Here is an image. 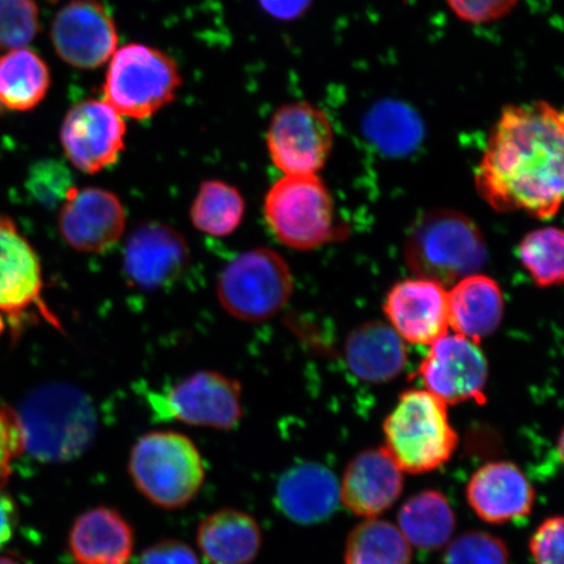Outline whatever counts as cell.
Returning <instances> with one entry per match:
<instances>
[{
    "label": "cell",
    "instance_id": "cell-1",
    "mask_svg": "<svg viewBox=\"0 0 564 564\" xmlns=\"http://www.w3.org/2000/svg\"><path fill=\"white\" fill-rule=\"evenodd\" d=\"M563 169V112L546 101L510 105L492 127L476 186L498 212L549 218L561 207Z\"/></svg>",
    "mask_w": 564,
    "mask_h": 564
},
{
    "label": "cell",
    "instance_id": "cell-2",
    "mask_svg": "<svg viewBox=\"0 0 564 564\" xmlns=\"http://www.w3.org/2000/svg\"><path fill=\"white\" fill-rule=\"evenodd\" d=\"M24 453L44 463H66L84 454L96 433V412L77 388H37L18 413Z\"/></svg>",
    "mask_w": 564,
    "mask_h": 564
},
{
    "label": "cell",
    "instance_id": "cell-3",
    "mask_svg": "<svg viewBox=\"0 0 564 564\" xmlns=\"http://www.w3.org/2000/svg\"><path fill=\"white\" fill-rule=\"evenodd\" d=\"M482 232L460 212H427L413 225L406 239V264L421 279L454 285L485 265Z\"/></svg>",
    "mask_w": 564,
    "mask_h": 564
},
{
    "label": "cell",
    "instance_id": "cell-4",
    "mask_svg": "<svg viewBox=\"0 0 564 564\" xmlns=\"http://www.w3.org/2000/svg\"><path fill=\"white\" fill-rule=\"evenodd\" d=\"M383 432V448L409 475L441 468L454 456L458 444L447 405L426 390L401 394L398 405L384 421Z\"/></svg>",
    "mask_w": 564,
    "mask_h": 564
},
{
    "label": "cell",
    "instance_id": "cell-5",
    "mask_svg": "<svg viewBox=\"0 0 564 564\" xmlns=\"http://www.w3.org/2000/svg\"><path fill=\"white\" fill-rule=\"evenodd\" d=\"M129 471L137 489L167 510L192 502L206 478L199 449L186 435L174 432L141 436L131 451Z\"/></svg>",
    "mask_w": 564,
    "mask_h": 564
},
{
    "label": "cell",
    "instance_id": "cell-6",
    "mask_svg": "<svg viewBox=\"0 0 564 564\" xmlns=\"http://www.w3.org/2000/svg\"><path fill=\"white\" fill-rule=\"evenodd\" d=\"M181 84L171 56L151 46L130 44L109 61L104 100L122 117L147 119L174 100Z\"/></svg>",
    "mask_w": 564,
    "mask_h": 564
},
{
    "label": "cell",
    "instance_id": "cell-7",
    "mask_svg": "<svg viewBox=\"0 0 564 564\" xmlns=\"http://www.w3.org/2000/svg\"><path fill=\"white\" fill-rule=\"evenodd\" d=\"M292 292L285 260L268 249L247 251L231 260L217 284L221 306L246 322L270 319L285 307Z\"/></svg>",
    "mask_w": 564,
    "mask_h": 564
},
{
    "label": "cell",
    "instance_id": "cell-8",
    "mask_svg": "<svg viewBox=\"0 0 564 564\" xmlns=\"http://www.w3.org/2000/svg\"><path fill=\"white\" fill-rule=\"evenodd\" d=\"M268 224L281 243L312 250L334 236V204L316 175H285L267 194Z\"/></svg>",
    "mask_w": 564,
    "mask_h": 564
},
{
    "label": "cell",
    "instance_id": "cell-9",
    "mask_svg": "<svg viewBox=\"0 0 564 564\" xmlns=\"http://www.w3.org/2000/svg\"><path fill=\"white\" fill-rule=\"evenodd\" d=\"M148 398L159 420L230 430L242 417L241 384L220 372H196L164 392L148 393Z\"/></svg>",
    "mask_w": 564,
    "mask_h": 564
},
{
    "label": "cell",
    "instance_id": "cell-10",
    "mask_svg": "<svg viewBox=\"0 0 564 564\" xmlns=\"http://www.w3.org/2000/svg\"><path fill=\"white\" fill-rule=\"evenodd\" d=\"M334 138L326 111L294 102L274 112L267 147L274 166L285 175H316L327 164Z\"/></svg>",
    "mask_w": 564,
    "mask_h": 564
},
{
    "label": "cell",
    "instance_id": "cell-11",
    "mask_svg": "<svg viewBox=\"0 0 564 564\" xmlns=\"http://www.w3.org/2000/svg\"><path fill=\"white\" fill-rule=\"evenodd\" d=\"M420 377L426 391L446 405L485 403L488 361L478 344L467 337L447 333L434 341L423 359Z\"/></svg>",
    "mask_w": 564,
    "mask_h": 564
},
{
    "label": "cell",
    "instance_id": "cell-12",
    "mask_svg": "<svg viewBox=\"0 0 564 564\" xmlns=\"http://www.w3.org/2000/svg\"><path fill=\"white\" fill-rule=\"evenodd\" d=\"M123 117L105 100H86L70 108L62 124L63 150L80 172L95 174L116 164L124 148Z\"/></svg>",
    "mask_w": 564,
    "mask_h": 564
},
{
    "label": "cell",
    "instance_id": "cell-13",
    "mask_svg": "<svg viewBox=\"0 0 564 564\" xmlns=\"http://www.w3.org/2000/svg\"><path fill=\"white\" fill-rule=\"evenodd\" d=\"M51 35L59 58L83 69L108 63L118 45L115 21L97 0H73L63 7L54 18Z\"/></svg>",
    "mask_w": 564,
    "mask_h": 564
},
{
    "label": "cell",
    "instance_id": "cell-14",
    "mask_svg": "<svg viewBox=\"0 0 564 564\" xmlns=\"http://www.w3.org/2000/svg\"><path fill=\"white\" fill-rule=\"evenodd\" d=\"M42 289L37 253L10 218L0 217V314L19 323L25 314L39 312L59 328V322L42 299Z\"/></svg>",
    "mask_w": 564,
    "mask_h": 564
},
{
    "label": "cell",
    "instance_id": "cell-15",
    "mask_svg": "<svg viewBox=\"0 0 564 564\" xmlns=\"http://www.w3.org/2000/svg\"><path fill=\"white\" fill-rule=\"evenodd\" d=\"M124 227L122 203L106 189L74 187L62 203L61 232L76 251L98 253L109 250L122 237Z\"/></svg>",
    "mask_w": 564,
    "mask_h": 564
},
{
    "label": "cell",
    "instance_id": "cell-16",
    "mask_svg": "<svg viewBox=\"0 0 564 564\" xmlns=\"http://www.w3.org/2000/svg\"><path fill=\"white\" fill-rule=\"evenodd\" d=\"M384 312L404 341L432 345L449 328L446 286L427 279L399 282L388 293Z\"/></svg>",
    "mask_w": 564,
    "mask_h": 564
},
{
    "label": "cell",
    "instance_id": "cell-17",
    "mask_svg": "<svg viewBox=\"0 0 564 564\" xmlns=\"http://www.w3.org/2000/svg\"><path fill=\"white\" fill-rule=\"evenodd\" d=\"M189 259L186 239L164 224L141 225L129 238L124 271L135 285L156 291L178 279Z\"/></svg>",
    "mask_w": 564,
    "mask_h": 564
},
{
    "label": "cell",
    "instance_id": "cell-18",
    "mask_svg": "<svg viewBox=\"0 0 564 564\" xmlns=\"http://www.w3.org/2000/svg\"><path fill=\"white\" fill-rule=\"evenodd\" d=\"M403 475L383 447L365 449L345 469L340 500L357 517L377 519L398 502Z\"/></svg>",
    "mask_w": 564,
    "mask_h": 564
},
{
    "label": "cell",
    "instance_id": "cell-19",
    "mask_svg": "<svg viewBox=\"0 0 564 564\" xmlns=\"http://www.w3.org/2000/svg\"><path fill=\"white\" fill-rule=\"evenodd\" d=\"M468 503L489 524H506L531 514L534 489L517 464H485L469 479Z\"/></svg>",
    "mask_w": 564,
    "mask_h": 564
},
{
    "label": "cell",
    "instance_id": "cell-20",
    "mask_svg": "<svg viewBox=\"0 0 564 564\" xmlns=\"http://www.w3.org/2000/svg\"><path fill=\"white\" fill-rule=\"evenodd\" d=\"M276 500L280 510L294 523H321L340 502V484L323 465L303 463L281 476Z\"/></svg>",
    "mask_w": 564,
    "mask_h": 564
},
{
    "label": "cell",
    "instance_id": "cell-21",
    "mask_svg": "<svg viewBox=\"0 0 564 564\" xmlns=\"http://www.w3.org/2000/svg\"><path fill=\"white\" fill-rule=\"evenodd\" d=\"M133 531L121 513L97 507L76 519L68 546L77 564H127L130 562Z\"/></svg>",
    "mask_w": 564,
    "mask_h": 564
},
{
    "label": "cell",
    "instance_id": "cell-22",
    "mask_svg": "<svg viewBox=\"0 0 564 564\" xmlns=\"http://www.w3.org/2000/svg\"><path fill=\"white\" fill-rule=\"evenodd\" d=\"M503 310V295L497 282L482 274L457 281L448 293L449 327L477 344L496 333Z\"/></svg>",
    "mask_w": 564,
    "mask_h": 564
},
{
    "label": "cell",
    "instance_id": "cell-23",
    "mask_svg": "<svg viewBox=\"0 0 564 564\" xmlns=\"http://www.w3.org/2000/svg\"><path fill=\"white\" fill-rule=\"evenodd\" d=\"M345 358L358 378L384 383L404 370L408 351L403 338L391 326L370 322L352 330L345 344Z\"/></svg>",
    "mask_w": 564,
    "mask_h": 564
},
{
    "label": "cell",
    "instance_id": "cell-24",
    "mask_svg": "<svg viewBox=\"0 0 564 564\" xmlns=\"http://www.w3.org/2000/svg\"><path fill=\"white\" fill-rule=\"evenodd\" d=\"M262 542L258 521L243 511H217L197 529V545L210 564H250L257 558Z\"/></svg>",
    "mask_w": 564,
    "mask_h": 564
},
{
    "label": "cell",
    "instance_id": "cell-25",
    "mask_svg": "<svg viewBox=\"0 0 564 564\" xmlns=\"http://www.w3.org/2000/svg\"><path fill=\"white\" fill-rule=\"evenodd\" d=\"M400 532L421 550L446 546L456 528V517L448 499L438 490L415 494L398 514Z\"/></svg>",
    "mask_w": 564,
    "mask_h": 564
},
{
    "label": "cell",
    "instance_id": "cell-26",
    "mask_svg": "<svg viewBox=\"0 0 564 564\" xmlns=\"http://www.w3.org/2000/svg\"><path fill=\"white\" fill-rule=\"evenodd\" d=\"M51 70L31 48H13L0 56V105L28 111L44 100L51 88Z\"/></svg>",
    "mask_w": 564,
    "mask_h": 564
},
{
    "label": "cell",
    "instance_id": "cell-27",
    "mask_svg": "<svg viewBox=\"0 0 564 564\" xmlns=\"http://www.w3.org/2000/svg\"><path fill=\"white\" fill-rule=\"evenodd\" d=\"M412 546L398 525L366 519L348 535L345 564H411Z\"/></svg>",
    "mask_w": 564,
    "mask_h": 564
},
{
    "label": "cell",
    "instance_id": "cell-28",
    "mask_svg": "<svg viewBox=\"0 0 564 564\" xmlns=\"http://www.w3.org/2000/svg\"><path fill=\"white\" fill-rule=\"evenodd\" d=\"M245 200L236 187L220 181L203 182L192 207L197 230L214 237H227L242 223Z\"/></svg>",
    "mask_w": 564,
    "mask_h": 564
},
{
    "label": "cell",
    "instance_id": "cell-29",
    "mask_svg": "<svg viewBox=\"0 0 564 564\" xmlns=\"http://www.w3.org/2000/svg\"><path fill=\"white\" fill-rule=\"evenodd\" d=\"M563 231L544 228L529 232L521 241L519 256L535 284L558 285L563 281Z\"/></svg>",
    "mask_w": 564,
    "mask_h": 564
},
{
    "label": "cell",
    "instance_id": "cell-30",
    "mask_svg": "<svg viewBox=\"0 0 564 564\" xmlns=\"http://www.w3.org/2000/svg\"><path fill=\"white\" fill-rule=\"evenodd\" d=\"M368 133L384 153L400 156L417 147L422 129L417 117L403 106L387 105L370 116Z\"/></svg>",
    "mask_w": 564,
    "mask_h": 564
},
{
    "label": "cell",
    "instance_id": "cell-31",
    "mask_svg": "<svg viewBox=\"0 0 564 564\" xmlns=\"http://www.w3.org/2000/svg\"><path fill=\"white\" fill-rule=\"evenodd\" d=\"M40 32L34 0H0V51L26 47Z\"/></svg>",
    "mask_w": 564,
    "mask_h": 564
},
{
    "label": "cell",
    "instance_id": "cell-32",
    "mask_svg": "<svg viewBox=\"0 0 564 564\" xmlns=\"http://www.w3.org/2000/svg\"><path fill=\"white\" fill-rule=\"evenodd\" d=\"M443 564H510V552L497 535L467 532L449 542Z\"/></svg>",
    "mask_w": 564,
    "mask_h": 564
},
{
    "label": "cell",
    "instance_id": "cell-33",
    "mask_svg": "<svg viewBox=\"0 0 564 564\" xmlns=\"http://www.w3.org/2000/svg\"><path fill=\"white\" fill-rule=\"evenodd\" d=\"M26 187L35 200L55 207L66 200L74 186L73 174L59 161L42 160L31 167Z\"/></svg>",
    "mask_w": 564,
    "mask_h": 564
},
{
    "label": "cell",
    "instance_id": "cell-34",
    "mask_svg": "<svg viewBox=\"0 0 564 564\" xmlns=\"http://www.w3.org/2000/svg\"><path fill=\"white\" fill-rule=\"evenodd\" d=\"M23 453V433L18 413L0 403V488L11 476L12 462Z\"/></svg>",
    "mask_w": 564,
    "mask_h": 564
},
{
    "label": "cell",
    "instance_id": "cell-35",
    "mask_svg": "<svg viewBox=\"0 0 564 564\" xmlns=\"http://www.w3.org/2000/svg\"><path fill=\"white\" fill-rule=\"evenodd\" d=\"M562 517L549 518L535 529L529 541L534 564H563Z\"/></svg>",
    "mask_w": 564,
    "mask_h": 564
},
{
    "label": "cell",
    "instance_id": "cell-36",
    "mask_svg": "<svg viewBox=\"0 0 564 564\" xmlns=\"http://www.w3.org/2000/svg\"><path fill=\"white\" fill-rule=\"evenodd\" d=\"M449 10L469 24H488L502 19L517 7L519 0H446Z\"/></svg>",
    "mask_w": 564,
    "mask_h": 564
},
{
    "label": "cell",
    "instance_id": "cell-37",
    "mask_svg": "<svg viewBox=\"0 0 564 564\" xmlns=\"http://www.w3.org/2000/svg\"><path fill=\"white\" fill-rule=\"evenodd\" d=\"M140 564H200L192 547L176 540L161 541L148 547Z\"/></svg>",
    "mask_w": 564,
    "mask_h": 564
},
{
    "label": "cell",
    "instance_id": "cell-38",
    "mask_svg": "<svg viewBox=\"0 0 564 564\" xmlns=\"http://www.w3.org/2000/svg\"><path fill=\"white\" fill-rule=\"evenodd\" d=\"M18 509L9 494L0 489V549L9 544L18 527Z\"/></svg>",
    "mask_w": 564,
    "mask_h": 564
},
{
    "label": "cell",
    "instance_id": "cell-39",
    "mask_svg": "<svg viewBox=\"0 0 564 564\" xmlns=\"http://www.w3.org/2000/svg\"><path fill=\"white\" fill-rule=\"evenodd\" d=\"M263 10L279 20H294L305 12L312 0H259Z\"/></svg>",
    "mask_w": 564,
    "mask_h": 564
},
{
    "label": "cell",
    "instance_id": "cell-40",
    "mask_svg": "<svg viewBox=\"0 0 564 564\" xmlns=\"http://www.w3.org/2000/svg\"><path fill=\"white\" fill-rule=\"evenodd\" d=\"M7 323H9V321H7V317L3 314H0V336L3 335L7 328Z\"/></svg>",
    "mask_w": 564,
    "mask_h": 564
},
{
    "label": "cell",
    "instance_id": "cell-41",
    "mask_svg": "<svg viewBox=\"0 0 564 564\" xmlns=\"http://www.w3.org/2000/svg\"><path fill=\"white\" fill-rule=\"evenodd\" d=\"M0 564H20L15 560L7 558V556H0Z\"/></svg>",
    "mask_w": 564,
    "mask_h": 564
},
{
    "label": "cell",
    "instance_id": "cell-42",
    "mask_svg": "<svg viewBox=\"0 0 564 564\" xmlns=\"http://www.w3.org/2000/svg\"><path fill=\"white\" fill-rule=\"evenodd\" d=\"M0 112H2V105H0Z\"/></svg>",
    "mask_w": 564,
    "mask_h": 564
}]
</instances>
